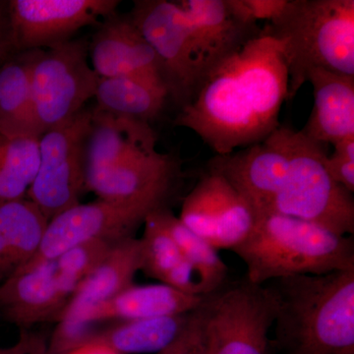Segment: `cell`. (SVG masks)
I'll list each match as a JSON object with an SVG mask.
<instances>
[{"label": "cell", "mask_w": 354, "mask_h": 354, "mask_svg": "<svg viewBox=\"0 0 354 354\" xmlns=\"http://www.w3.org/2000/svg\"><path fill=\"white\" fill-rule=\"evenodd\" d=\"M286 101L288 72L281 44L261 31L209 70L174 124L196 133L216 155H227L271 136L281 127Z\"/></svg>", "instance_id": "cell-1"}, {"label": "cell", "mask_w": 354, "mask_h": 354, "mask_svg": "<svg viewBox=\"0 0 354 354\" xmlns=\"http://www.w3.org/2000/svg\"><path fill=\"white\" fill-rule=\"evenodd\" d=\"M277 301L274 348L283 354H354V269L266 283Z\"/></svg>", "instance_id": "cell-2"}, {"label": "cell", "mask_w": 354, "mask_h": 354, "mask_svg": "<svg viewBox=\"0 0 354 354\" xmlns=\"http://www.w3.org/2000/svg\"><path fill=\"white\" fill-rule=\"evenodd\" d=\"M232 251L246 266L247 281L258 286L354 269L353 237L276 213L260 216L249 236Z\"/></svg>", "instance_id": "cell-3"}, {"label": "cell", "mask_w": 354, "mask_h": 354, "mask_svg": "<svg viewBox=\"0 0 354 354\" xmlns=\"http://www.w3.org/2000/svg\"><path fill=\"white\" fill-rule=\"evenodd\" d=\"M265 34L281 46L288 72V101L312 69L354 76V0H288Z\"/></svg>", "instance_id": "cell-4"}, {"label": "cell", "mask_w": 354, "mask_h": 354, "mask_svg": "<svg viewBox=\"0 0 354 354\" xmlns=\"http://www.w3.org/2000/svg\"><path fill=\"white\" fill-rule=\"evenodd\" d=\"M290 162L271 213L313 223L339 236L354 234V198L324 165V145L288 127Z\"/></svg>", "instance_id": "cell-5"}, {"label": "cell", "mask_w": 354, "mask_h": 354, "mask_svg": "<svg viewBox=\"0 0 354 354\" xmlns=\"http://www.w3.org/2000/svg\"><path fill=\"white\" fill-rule=\"evenodd\" d=\"M86 39L36 51L32 67L35 118L41 135L72 120L95 97L99 75L88 64Z\"/></svg>", "instance_id": "cell-6"}, {"label": "cell", "mask_w": 354, "mask_h": 354, "mask_svg": "<svg viewBox=\"0 0 354 354\" xmlns=\"http://www.w3.org/2000/svg\"><path fill=\"white\" fill-rule=\"evenodd\" d=\"M277 301L269 286L247 279L212 293L208 302L209 354H270Z\"/></svg>", "instance_id": "cell-7"}, {"label": "cell", "mask_w": 354, "mask_h": 354, "mask_svg": "<svg viewBox=\"0 0 354 354\" xmlns=\"http://www.w3.org/2000/svg\"><path fill=\"white\" fill-rule=\"evenodd\" d=\"M91 118L92 109H84L39 138V171L28 194L48 221L79 204Z\"/></svg>", "instance_id": "cell-8"}, {"label": "cell", "mask_w": 354, "mask_h": 354, "mask_svg": "<svg viewBox=\"0 0 354 354\" xmlns=\"http://www.w3.org/2000/svg\"><path fill=\"white\" fill-rule=\"evenodd\" d=\"M130 18L160 60L169 95L185 106L205 74L183 9L177 2L138 0Z\"/></svg>", "instance_id": "cell-9"}, {"label": "cell", "mask_w": 354, "mask_h": 354, "mask_svg": "<svg viewBox=\"0 0 354 354\" xmlns=\"http://www.w3.org/2000/svg\"><path fill=\"white\" fill-rule=\"evenodd\" d=\"M165 203L158 199L135 202L100 199L88 204L79 203L48 221L38 252L23 267L55 260L83 242H115L132 236V232L152 212L165 208Z\"/></svg>", "instance_id": "cell-10"}, {"label": "cell", "mask_w": 354, "mask_h": 354, "mask_svg": "<svg viewBox=\"0 0 354 354\" xmlns=\"http://www.w3.org/2000/svg\"><path fill=\"white\" fill-rule=\"evenodd\" d=\"M179 220L216 250H234L258 218L250 205L218 174L209 172L184 199Z\"/></svg>", "instance_id": "cell-11"}, {"label": "cell", "mask_w": 354, "mask_h": 354, "mask_svg": "<svg viewBox=\"0 0 354 354\" xmlns=\"http://www.w3.org/2000/svg\"><path fill=\"white\" fill-rule=\"evenodd\" d=\"M288 127H279L271 136L227 155H216L209 172L218 174L250 205L256 216L271 213L288 171L290 153Z\"/></svg>", "instance_id": "cell-12"}, {"label": "cell", "mask_w": 354, "mask_h": 354, "mask_svg": "<svg viewBox=\"0 0 354 354\" xmlns=\"http://www.w3.org/2000/svg\"><path fill=\"white\" fill-rule=\"evenodd\" d=\"M118 0H12L9 1L16 50H38L69 41L86 26L115 15Z\"/></svg>", "instance_id": "cell-13"}, {"label": "cell", "mask_w": 354, "mask_h": 354, "mask_svg": "<svg viewBox=\"0 0 354 354\" xmlns=\"http://www.w3.org/2000/svg\"><path fill=\"white\" fill-rule=\"evenodd\" d=\"M75 290L53 261L22 267L0 283V314L24 329L58 322Z\"/></svg>", "instance_id": "cell-14"}, {"label": "cell", "mask_w": 354, "mask_h": 354, "mask_svg": "<svg viewBox=\"0 0 354 354\" xmlns=\"http://www.w3.org/2000/svg\"><path fill=\"white\" fill-rule=\"evenodd\" d=\"M178 171L171 156L156 151L109 167L85 169V187L109 201H167Z\"/></svg>", "instance_id": "cell-15"}, {"label": "cell", "mask_w": 354, "mask_h": 354, "mask_svg": "<svg viewBox=\"0 0 354 354\" xmlns=\"http://www.w3.org/2000/svg\"><path fill=\"white\" fill-rule=\"evenodd\" d=\"M88 53L100 78L144 77L167 87L160 60L131 18L113 15L104 20L88 46Z\"/></svg>", "instance_id": "cell-16"}, {"label": "cell", "mask_w": 354, "mask_h": 354, "mask_svg": "<svg viewBox=\"0 0 354 354\" xmlns=\"http://www.w3.org/2000/svg\"><path fill=\"white\" fill-rule=\"evenodd\" d=\"M177 4L189 22L205 76L262 31L258 25L239 20L230 10L227 0H183Z\"/></svg>", "instance_id": "cell-17"}, {"label": "cell", "mask_w": 354, "mask_h": 354, "mask_svg": "<svg viewBox=\"0 0 354 354\" xmlns=\"http://www.w3.org/2000/svg\"><path fill=\"white\" fill-rule=\"evenodd\" d=\"M209 295H190L164 283L132 285L106 301L88 305L60 320L94 325L106 320L127 321L180 315L199 308Z\"/></svg>", "instance_id": "cell-18"}, {"label": "cell", "mask_w": 354, "mask_h": 354, "mask_svg": "<svg viewBox=\"0 0 354 354\" xmlns=\"http://www.w3.org/2000/svg\"><path fill=\"white\" fill-rule=\"evenodd\" d=\"M307 82L313 88L314 106L300 132L321 145L354 137V76L316 68Z\"/></svg>", "instance_id": "cell-19"}, {"label": "cell", "mask_w": 354, "mask_h": 354, "mask_svg": "<svg viewBox=\"0 0 354 354\" xmlns=\"http://www.w3.org/2000/svg\"><path fill=\"white\" fill-rule=\"evenodd\" d=\"M157 137L148 122L92 109L85 145V169L109 167L156 152Z\"/></svg>", "instance_id": "cell-20"}, {"label": "cell", "mask_w": 354, "mask_h": 354, "mask_svg": "<svg viewBox=\"0 0 354 354\" xmlns=\"http://www.w3.org/2000/svg\"><path fill=\"white\" fill-rule=\"evenodd\" d=\"M143 246L133 236L114 242L97 268L84 279L72 295L62 318L88 305L106 301L134 285L135 276L142 271Z\"/></svg>", "instance_id": "cell-21"}, {"label": "cell", "mask_w": 354, "mask_h": 354, "mask_svg": "<svg viewBox=\"0 0 354 354\" xmlns=\"http://www.w3.org/2000/svg\"><path fill=\"white\" fill-rule=\"evenodd\" d=\"M48 221L31 200L0 203V283L36 255Z\"/></svg>", "instance_id": "cell-22"}, {"label": "cell", "mask_w": 354, "mask_h": 354, "mask_svg": "<svg viewBox=\"0 0 354 354\" xmlns=\"http://www.w3.org/2000/svg\"><path fill=\"white\" fill-rule=\"evenodd\" d=\"M158 209L152 212L144 221V234L140 239L143 246L142 271L160 283L183 292L205 295L196 272L160 223Z\"/></svg>", "instance_id": "cell-23"}, {"label": "cell", "mask_w": 354, "mask_h": 354, "mask_svg": "<svg viewBox=\"0 0 354 354\" xmlns=\"http://www.w3.org/2000/svg\"><path fill=\"white\" fill-rule=\"evenodd\" d=\"M34 53L9 59L0 68V135L41 138L35 118L32 92Z\"/></svg>", "instance_id": "cell-24"}, {"label": "cell", "mask_w": 354, "mask_h": 354, "mask_svg": "<svg viewBox=\"0 0 354 354\" xmlns=\"http://www.w3.org/2000/svg\"><path fill=\"white\" fill-rule=\"evenodd\" d=\"M165 84L137 76L101 78L95 97L101 111L148 122L157 118L169 97Z\"/></svg>", "instance_id": "cell-25"}, {"label": "cell", "mask_w": 354, "mask_h": 354, "mask_svg": "<svg viewBox=\"0 0 354 354\" xmlns=\"http://www.w3.org/2000/svg\"><path fill=\"white\" fill-rule=\"evenodd\" d=\"M191 313L120 321L106 329L95 330L90 342H102L120 354L157 353L180 334Z\"/></svg>", "instance_id": "cell-26"}, {"label": "cell", "mask_w": 354, "mask_h": 354, "mask_svg": "<svg viewBox=\"0 0 354 354\" xmlns=\"http://www.w3.org/2000/svg\"><path fill=\"white\" fill-rule=\"evenodd\" d=\"M157 213L183 257L196 272L203 295H212L225 288L228 269L218 250L191 232L169 209H158Z\"/></svg>", "instance_id": "cell-27"}, {"label": "cell", "mask_w": 354, "mask_h": 354, "mask_svg": "<svg viewBox=\"0 0 354 354\" xmlns=\"http://www.w3.org/2000/svg\"><path fill=\"white\" fill-rule=\"evenodd\" d=\"M39 165V138L0 135V203L23 199Z\"/></svg>", "instance_id": "cell-28"}, {"label": "cell", "mask_w": 354, "mask_h": 354, "mask_svg": "<svg viewBox=\"0 0 354 354\" xmlns=\"http://www.w3.org/2000/svg\"><path fill=\"white\" fill-rule=\"evenodd\" d=\"M113 243L106 241L83 242L65 251L53 262L57 271L77 288L106 257Z\"/></svg>", "instance_id": "cell-29"}, {"label": "cell", "mask_w": 354, "mask_h": 354, "mask_svg": "<svg viewBox=\"0 0 354 354\" xmlns=\"http://www.w3.org/2000/svg\"><path fill=\"white\" fill-rule=\"evenodd\" d=\"M192 311L184 329L164 349L155 354H208L209 298Z\"/></svg>", "instance_id": "cell-30"}, {"label": "cell", "mask_w": 354, "mask_h": 354, "mask_svg": "<svg viewBox=\"0 0 354 354\" xmlns=\"http://www.w3.org/2000/svg\"><path fill=\"white\" fill-rule=\"evenodd\" d=\"M324 165L335 183L354 193V137L334 144V153L326 156Z\"/></svg>", "instance_id": "cell-31"}, {"label": "cell", "mask_w": 354, "mask_h": 354, "mask_svg": "<svg viewBox=\"0 0 354 354\" xmlns=\"http://www.w3.org/2000/svg\"><path fill=\"white\" fill-rule=\"evenodd\" d=\"M288 0H227L232 12L249 25L256 26L258 21L271 23L285 10Z\"/></svg>", "instance_id": "cell-32"}, {"label": "cell", "mask_w": 354, "mask_h": 354, "mask_svg": "<svg viewBox=\"0 0 354 354\" xmlns=\"http://www.w3.org/2000/svg\"><path fill=\"white\" fill-rule=\"evenodd\" d=\"M16 50L9 13V1L0 0V68L10 59Z\"/></svg>", "instance_id": "cell-33"}, {"label": "cell", "mask_w": 354, "mask_h": 354, "mask_svg": "<svg viewBox=\"0 0 354 354\" xmlns=\"http://www.w3.org/2000/svg\"><path fill=\"white\" fill-rule=\"evenodd\" d=\"M46 346L41 335L23 330L17 342L9 348H0V354H46Z\"/></svg>", "instance_id": "cell-34"}, {"label": "cell", "mask_w": 354, "mask_h": 354, "mask_svg": "<svg viewBox=\"0 0 354 354\" xmlns=\"http://www.w3.org/2000/svg\"><path fill=\"white\" fill-rule=\"evenodd\" d=\"M65 354H120L102 342H90Z\"/></svg>", "instance_id": "cell-35"}, {"label": "cell", "mask_w": 354, "mask_h": 354, "mask_svg": "<svg viewBox=\"0 0 354 354\" xmlns=\"http://www.w3.org/2000/svg\"><path fill=\"white\" fill-rule=\"evenodd\" d=\"M209 354V353H208Z\"/></svg>", "instance_id": "cell-36"}]
</instances>
